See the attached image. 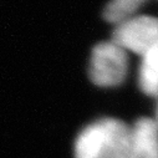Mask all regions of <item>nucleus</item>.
Returning a JSON list of instances; mask_svg holds the SVG:
<instances>
[{
    "label": "nucleus",
    "mask_w": 158,
    "mask_h": 158,
    "mask_svg": "<svg viewBox=\"0 0 158 158\" xmlns=\"http://www.w3.org/2000/svg\"><path fill=\"white\" fill-rule=\"evenodd\" d=\"M148 0H110L105 8L103 16L111 24H118L135 16L141 6Z\"/></svg>",
    "instance_id": "obj_7"
},
{
    "label": "nucleus",
    "mask_w": 158,
    "mask_h": 158,
    "mask_svg": "<svg viewBox=\"0 0 158 158\" xmlns=\"http://www.w3.org/2000/svg\"><path fill=\"white\" fill-rule=\"evenodd\" d=\"M128 71V52L112 40L97 44L91 54L89 75L100 87L121 85Z\"/></svg>",
    "instance_id": "obj_1"
},
{
    "label": "nucleus",
    "mask_w": 158,
    "mask_h": 158,
    "mask_svg": "<svg viewBox=\"0 0 158 158\" xmlns=\"http://www.w3.org/2000/svg\"><path fill=\"white\" fill-rule=\"evenodd\" d=\"M127 158H158V127L154 120L142 117L131 127Z\"/></svg>",
    "instance_id": "obj_4"
},
{
    "label": "nucleus",
    "mask_w": 158,
    "mask_h": 158,
    "mask_svg": "<svg viewBox=\"0 0 158 158\" xmlns=\"http://www.w3.org/2000/svg\"><path fill=\"white\" fill-rule=\"evenodd\" d=\"M103 141L102 120L86 126L75 142V158H100Z\"/></svg>",
    "instance_id": "obj_5"
},
{
    "label": "nucleus",
    "mask_w": 158,
    "mask_h": 158,
    "mask_svg": "<svg viewBox=\"0 0 158 158\" xmlns=\"http://www.w3.org/2000/svg\"><path fill=\"white\" fill-rule=\"evenodd\" d=\"M103 141L100 158H127L131 146V127L117 118H102Z\"/></svg>",
    "instance_id": "obj_3"
},
{
    "label": "nucleus",
    "mask_w": 158,
    "mask_h": 158,
    "mask_svg": "<svg viewBox=\"0 0 158 158\" xmlns=\"http://www.w3.org/2000/svg\"><path fill=\"white\" fill-rule=\"evenodd\" d=\"M157 98H158V96H157ZM154 122H156V125L158 127V103H157V110H156V120H154Z\"/></svg>",
    "instance_id": "obj_8"
},
{
    "label": "nucleus",
    "mask_w": 158,
    "mask_h": 158,
    "mask_svg": "<svg viewBox=\"0 0 158 158\" xmlns=\"http://www.w3.org/2000/svg\"><path fill=\"white\" fill-rule=\"evenodd\" d=\"M112 41L126 52L142 56L158 41V18L135 15L116 24Z\"/></svg>",
    "instance_id": "obj_2"
},
{
    "label": "nucleus",
    "mask_w": 158,
    "mask_h": 158,
    "mask_svg": "<svg viewBox=\"0 0 158 158\" xmlns=\"http://www.w3.org/2000/svg\"><path fill=\"white\" fill-rule=\"evenodd\" d=\"M139 72H138V85L148 96H158V41L152 45L142 56Z\"/></svg>",
    "instance_id": "obj_6"
}]
</instances>
